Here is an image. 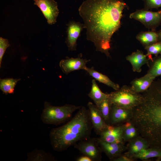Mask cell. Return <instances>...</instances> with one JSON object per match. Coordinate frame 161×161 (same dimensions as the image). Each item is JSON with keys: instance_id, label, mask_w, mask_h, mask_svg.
Wrapping results in <instances>:
<instances>
[{"instance_id": "6da1fadb", "label": "cell", "mask_w": 161, "mask_h": 161, "mask_svg": "<svg viewBox=\"0 0 161 161\" xmlns=\"http://www.w3.org/2000/svg\"><path fill=\"white\" fill-rule=\"evenodd\" d=\"M127 8L123 0H85L79 8L87 40L107 57H110L111 38L120 27L123 13Z\"/></svg>"}, {"instance_id": "7a4b0ae2", "label": "cell", "mask_w": 161, "mask_h": 161, "mask_svg": "<svg viewBox=\"0 0 161 161\" xmlns=\"http://www.w3.org/2000/svg\"><path fill=\"white\" fill-rule=\"evenodd\" d=\"M142 95V102L133 109L131 122L151 145L161 147V90Z\"/></svg>"}, {"instance_id": "3957f363", "label": "cell", "mask_w": 161, "mask_h": 161, "mask_svg": "<svg viewBox=\"0 0 161 161\" xmlns=\"http://www.w3.org/2000/svg\"><path fill=\"white\" fill-rule=\"evenodd\" d=\"M92 129L89 110L81 106L67 123L51 129L49 135L51 146L57 151L66 150L78 142L90 138Z\"/></svg>"}, {"instance_id": "277c9868", "label": "cell", "mask_w": 161, "mask_h": 161, "mask_svg": "<svg viewBox=\"0 0 161 161\" xmlns=\"http://www.w3.org/2000/svg\"><path fill=\"white\" fill-rule=\"evenodd\" d=\"M81 107L80 106L69 104L61 106H55L45 101L41 119L44 124L58 125L68 120L72 113Z\"/></svg>"}, {"instance_id": "5b68a950", "label": "cell", "mask_w": 161, "mask_h": 161, "mask_svg": "<svg viewBox=\"0 0 161 161\" xmlns=\"http://www.w3.org/2000/svg\"><path fill=\"white\" fill-rule=\"evenodd\" d=\"M109 98L112 105L129 109L137 106L143 99L142 94L136 92L131 86L126 85L109 93Z\"/></svg>"}, {"instance_id": "8992f818", "label": "cell", "mask_w": 161, "mask_h": 161, "mask_svg": "<svg viewBox=\"0 0 161 161\" xmlns=\"http://www.w3.org/2000/svg\"><path fill=\"white\" fill-rule=\"evenodd\" d=\"M129 17L139 21L146 28L151 30L155 31L161 24V10L153 12L144 8L137 9L131 13Z\"/></svg>"}, {"instance_id": "52a82bcc", "label": "cell", "mask_w": 161, "mask_h": 161, "mask_svg": "<svg viewBox=\"0 0 161 161\" xmlns=\"http://www.w3.org/2000/svg\"><path fill=\"white\" fill-rule=\"evenodd\" d=\"M74 146L81 154L90 157L93 161L101 160L103 152L99 144L97 138L90 137L78 142Z\"/></svg>"}, {"instance_id": "ba28073f", "label": "cell", "mask_w": 161, "mask_h": 161, "mask_svg": "<svg viewBox=\"0 0 161 161\" xmlns=\"http://www.w3.org/2000/svg\"><path fill=\"white\" fill-rule=\"evenodd\" d=\"M34 4L40 9L48 24L56 22L59 11L57 2L55 0H35Z\"/></svg>"}, {"instance_id": "9c48e42d", "label": "cell", "mask_w": 161, "mask_h": 161, "mask_svg": "<svg viewBox=\"0 0 161 161\" xmlns=\"http://www.w3.org/2000/svg\"><path fill=\"white\" fill-rule=\"evenodd\" d=\"M133 114V109L120 107L112 105L109 117V124L115 126L122 125L130 121Z\"/></svg>"}, {"instance_id": "30bf717a", "label": "cell", "mask_w": 161, "mask_h": 161, "mask_svg": "<svg viewBox=\"0 0 161 161\" xmlns=\"http://www.w3.org/2000/svg\"><path fill=\"white\" fill-rule=\"evenodd\" d=\"M123 124L113 126L107 124L99 135L100 139L109 143H124Z\"/></svg>"}, {"instance_id": "8fae6325", "label": "cell", "mask_w": 161, "mask_h": 161, "mask_svg": "<svg viewBox=\"0 0 161 161\" xmlns=\"http://www.w3.org/2000/svg\"><path fill=\"white\" fill-rule=\"evenodd\" d=\"M99 144L103 152L112 161L126 151V146L124 143H109L97 138Z\"/></svg>"}, {"instance_id": "7c38bea8", "label": "cell", "mask_w": 161, "mask_h": 161, "mask_svg": "<svg viewBox=\"0 0 161 161\" xmlns=\"http://www.w3.org/2000/svg\"><path fill=\"white\" fill-rule=\"evenodd\" d=\"M87 106L93 129L96 134L99 135L106 128L107 124L95 104L89 102L87 104Z\"/></svg>"}, {"instance_id": "4fadbf2b", "label": "cell", "mask_w": 161, "mask_h": 161, "mask_svg": "<svg viewBox=\"0 0 161 161\" xmlns=\"http://www.w3.org/2000/svg\"><path fill=\"white\" fill-rule=\"evenodd\" d=\"M83 28V24L79 22L71 21L69 23L66 43L69 50H76L77 40Z\"/></svg>"}, {"instance_id": "5bb4252c", "label": "cell", "mask_w": 161, "mask_h": 161, "mask_svg": "<svg viewBox=\"0 0 161 161\" xmlns=\"http://www.w3.org/2000/svg\"><path fill=\"white\" fill-rule=\"evenodd\" d=\"M90 61L80 58H67L61 60L59 62V66L63 72L67 74L76 70H84L86 67V64Z\"/></svg>"}, {"instance_id": "9a60e30c", "label": "cell", "mask_w": 161, "mask_h": 161, "mask_svg": "<svg viewBox=\"0 0 161 161\" xmlns=\"http://www.w3.org/2000/svg\"><path fill=\"white\" fill-rule=\"evenodd\" d=\"M126 59L131 64L133 71L137 72L141 71L143 65L148 66L150 59L142 51L138 49L126 56Z\"/></svg>"}, {"instance_id": "2e32d148", "label": "cell", "mask_w": 161, "mask_h": 161, "mask_svg": "<svg viewBox=\"0 0 161 161\" xmlns=\"http://www.w3.org/2000/svg\"><path fill=\"white\" fill-rule=\"evenodd\" d=\"M126 146L127 151L124 154L131 157L143 149L149 148L150 145L148 141L140 135L129 141Z\"/></svg>"}, {"instance_id": "e0dca14e", "label": "cell", "mask_w": 161, "mask_h": 161, "mask_svg": "<svg viewBox=\"0 0 161 161\" xmlns=\"http://www.w3.org/2000/svg\"><path fill=\"white\" fill-rule=\"evenodd\" d=\"M155 78L146 74L141 77L132 80L131 82V86L136 92L142 93L148 89Z\"/></svg>"}, {"instance_id": "ac0fdd59", "label": "cell", "mask_w": 161, "mask_h": 161, "mask_svg": "<svg viewBox=\"0 0 161 161\" xmlns=\"http://www.w3.org/2000/svg\"><path fill=\"white\" fill-rule=\"evenodd\" d=\"M144 48L160 41L159 31L151 30L141 31L136 37Z\"/></svg>"}, {"instance_id": "d6986e66", "label": "cell", "mask_w": 161, "mask_h": 161, "mask_svg": "<svg viewBox=\"0 0 161 161\" xmlns=\"http://www.w3.org/2000/svg\"><path fill=\"white\" fill-rule=\"evenodd\" d=\"M84 70L95 80L112 88L115 90L120 88L118 84L112 81L107 76L95 70L93 67L89 68L86 66Z\"/></svg>"}, {"instance_id": "ffe728a7", "label": "cell", "mask_w": 161, "mask_h": 161, "mask_svg": "<svg viewBox=\"0 0 161 161\" xmlns=\"http://www.w3.org/2000/svg\"><path fill=\"white\" fill-rule=\"evenodd\" d=\"M92 84L91 88L88 95L97 106L108 97L109 94L105 93L101 91L95 79L92 80Z\"/></svg>"}, {"instance_id": "44dd1931", "label": "cell", "mask_w": 161, "mask_h": 161, "mask_svg": "<svg viewBox=\"0 0 161 161\" xmlns=\"http://www.w3.org/2000/svg\"><path fill=\"white\" fill-rule=\"evenodd\" d=\"M131 157L135 160L140 159L143 160L154 157L161 158V148L149 147L144 149L137 154L132 156Z\"/></svg>"}, {"instance_id": "7402d4cb", "label": "cell", "mask_w": 161, "mask_h": 161, "mask_svg": "<svg viewBox=\"0 0 161 161\" xmlns=\"http://www.w3.org/2000/svg\"><path fill=\"white\" fill-rule=\"evenodd\" d=\"M123 126V140L124 143L140 135L137 129L130 121L125 123Z\"/></svg>"}, {"instance_id": "603a6c76", "label": "cell", "mask_w": 161, "mask_h": 161, "mask_svg": "<svg viewBox=\"0 0 161 161\" xmlns=\"http://www.w3.org/2000/svg\"><path fill=\"white\" fill-rule=\"evenodd\" d=\"M20 80V78H10L0 79V89L5 94H13L14 93L15 86Z\"/></svg>"}, {"instance_id": "cb8c5ba5", "label": "cell", "mask_w": 161, "mask_h": 161, "mask_svg": "<svg viewBox=\"0 0 161 161\" xmlns=\"http://www.w3.org/2000/svg\"><path fill=\"white\" fill-rule=\"evenodd\" d=\"M112 104L108 97L96 106L107 124H109V117Z\"/></svg>"}, {"instance_id": "d4e9b609", "label": "cell", "mask_w": 161, "mask_h": 161, "mask_svg": "<svg viewBox=\"0 0 161 161\" xmlns=\"http://www.w3.org/2000/svg\"><path fill=\"white\" fill-rule=\"evenodd\" d=\"M28 160L30 161H53L54 158L49 154L42 151L35 150L28 153L27 155Z\"/></svg>"}, {"instance_id": "484cf974", "label": "cell", "mask_w": 161, "mask_h": 161, "mask_svg": "<svg viewBox=\"0 0 161 161\" xmlns=\"http://www.w3.org/2000/svg\"><path fill=\"white\" fill-rule=\"evenodd\" d=\"M147 74L155 78L161 75V55L152 60L151 64L148 66Z\"/></svg>"}, {"instance_id": "4316f807", "label": "cell", "mask_w": 161, "mask_h": 161, "mask_svg": "<svg viewBox=\"0 0 161 161\" xmlns=\"http://www.w3.org/2000/svg\"><path fill=\"white\" fill-rule=\"evenodd\" d=\"M147 51L146 54L149 59L152 55L157 56L161 55V41H159L145 48Z\"/></svg>"}, {"instance_id": "83f0119b", "label": "cell", "mask_w": 161, "mask_h": 161, "mask_svg": "<svg viewBox=\"0 0 161 161\" xmlns=\"http://www.w3.org/2000/svg\"><path fill=\"white\" fill-rule=\"evenodd\" d=\"M144 3V8L147 10L158 9L161 7V0H141Z\"/></svg>"}, {"instance_id": "f1b7e54d", "label": "cell", "mask_w": 161, "mask_h": 161, "mask_svg": "<svg viewBox=\"0 0 161 161\" xmlns=\"http://www.w3.org/2000/svg\"><path fill=\"white\" fill-rule=\"evenodd\" d=\"M10 45L8 40L5 38L0 37V67H1L2 58L4 52Z\"/></svg>"}, {"instance_id": "f546056e", "label": "cell", "mask_w": 161, "mask_h": 161, "mask_svg": "<svg viewBox=\"0 0 161 161\" xmlns=\"http://www.w3.org/2000/svg\"><path fill=\"white\" fill-rule=\"evenodd\" d=\"M134 160L125 154H122L113 160L112 161H134Z\"/></svg>"}, {"instance_id": "4dcf8cb0", "label": "cell", "mask_w": 161, "mask_h": 161, "mask_svg": "<svg viewBox=\"0 0 161 161\" xmlns=\"http://www.w3.org/2000/svg\"><path fill=\"white\" fill-rule=\"evenodd\" d=\"M76 161H93L89 157L83 155L77 158Z\"/></svg>"}, {"instance_id": "1f68e13d", "label": "cell", "mask_w": 161, "mask_h": 161, "mask_svg": "<svg viewBox=\"0 0 161 161\" xmlns=\"http://www.w3.org/2000/svg\"><path fill=\"white\" fill-rule=\"evenodd\" d=\"M159 34V36L160 38V41H161V30H160L158 31Z\"/></svg>"}, {"instance_id": "d6a6232c", "label": "cell", "mask_w": 161, "mask_h": 161, "mask_svg": "<svg viewBox=\"0 0 161 161\" xmlns=\"http://www.w3.org/2000/svg\"><path fill=\"white\" fill-rule=\"evenodd\" d=\"M34 1L35 0H33Z\"/></svg>"}]
</instances>
